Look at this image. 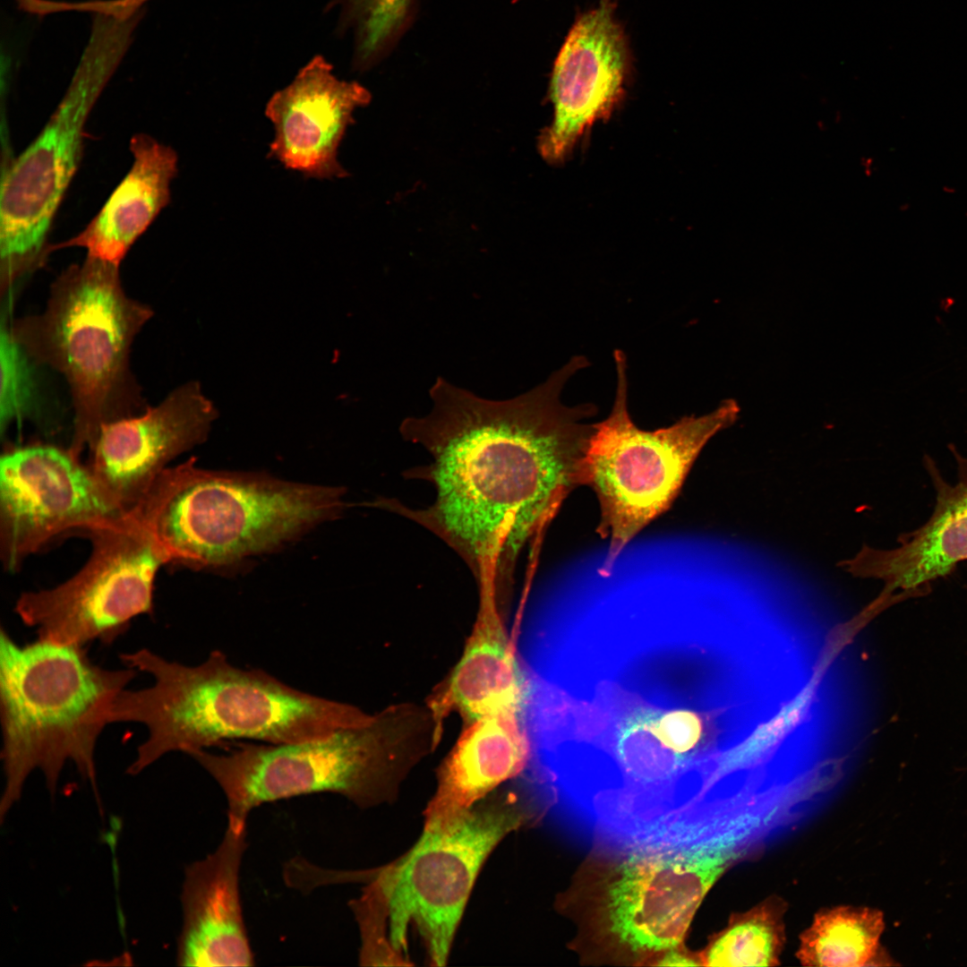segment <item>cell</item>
Here are the masks:
<instances>
[{"label":"cell","mask_w":967,"mask_h":967,"mask_svg":"<svg viewBox=\"0 0 967 967\" xmlns=\"http://www.w3.org/2000/svg\"><path fill=\"white\" fill-rule=\"evenodd\" d=\"M127 667L95 664L81 646L38 638L17 644L0 631V715L5 777L0 820L21 798L30 773L40 770L55 792L62 769L73 763L96 792L95 748L117 695L136 676Z\"/></svg>","instance_id":"8992f818"},{"label":"cell","mask_w":967,"mask_h":967,"mask_svg":"<svg viewBox=\"0 0 967 967\" xmlns=\"http://www.w3.org/2000/svg\"><path fill=\"white\" fill-rule=\"evenodd\" d=\"M5 300L0 326V430L4 439L12 428L41 417L38 364L16 338Z\"/></svg>","instance_id":"603a6c76"},{"label":"cell","mask_w":967,"mask_h":967,"mask_svg":"<svg viewBox=\"0 0 967 967\" xmlns=\"http://www.w3.org/2000/svg\"><path fill=\"white\" fill-rule=\"evenodd\" d=\"M336 487L212 471L191 458L167 467L129 511L165 563L213 568L270 551L336 516Z\"/></svg>","instance_id":"5b68a950"},{"label":"cell","mask_w":967,"mask_h":967,"mask_svg":"<svg viewBox=\"0 0 967 967\" xmlns=\"http://www.w3.org/2000/svg\"><path fill=\"white\" fill-rule=\"evenodd\" d=\"M612 0L580 15L554 62L550 84L553 118L538 139L550 163L571 152L584 133L612 114L623 94L628 48Z\"/></svg>","instance_id":"9a60e30c"},{"label":"cell","mask_w":967,"mask_h":967,"mask_svg":"<svg viewBox=\"0 0 967 967\" xmlns=\"http://www.w3.org/2000/svg\"><path fill=\"white\" fill-rule=\"evenodd\" d=\"M120 657L126 667L153 678L150 687L123 689L110 711V723H137L147 730L130 774L169 752L190 755L236 739L271 744L309 740L370 715L296 689L264 671L238 668L220 651L197 665L171 662L145 648Z\"/></svg>","instance_id":"3957f363"},{"label":"cell","mask_w":967,"mask_h":967,"mask_svg":"<svg viewBox=\"0 0 967 967\" xmlns=\"http://www.w3.org/2000/svg\"><path fill=\"white\" fill-rule=\"evenodd\" d=\"M531 744L520 712L507 710L465 724L437 774L424 828L448 826L503 782L522 774Z\"/></svg>","instance_id":"d6986e66"},{"label":"cell","mask_w":967,"mask_h":967,"mask_svg":"<svg viewBox=\"0 0 967 967\" xmlns=\"http://www.w3.org/2000/svg\"><path fill=\"white\" fill-rule=\"evenodd\" d=\"M131 41L115 23H93L57 107L33 141L6 160L0 191L2 294L12 291L50 252L48 237L82 157L87 121Z\"/></svg>","instance_id":"9c48e42d"},{"label":"cell","mask_w":967,"mask_h":967,"mask_svg":"<svg viewBox=\"0 0 967 967\" xmlns=\"http://www.w3.org/2000/svg\"><path fill=\"white\" fill-rule=\"evenodd\" d=\"M784 903L769 898L732 917L703 956L707 966H774L784 945Z\"/></svg>","instance_id":"7402d4cb"},{"label":"cell","mask_w":967,"mask_h":967,"mask_svg":"<svg viewBox=\"0 0 967 967\" xmlns=\"http://www.w3.org/2000/svg\"><path fill=\"white\" fill-rule=\"evenodd\" d=\"M430 709L389 706L324 737L245 743L223 753H191L217 782L227 817L247 820L261 804L332 792L361 808L389 801L410 768L436 745Z\"/></svg>","instance_id":"277c9868"},{"label":"cell","mask_w":967,"mask_h":967,"mask_svg":"<svg viewBox=\"0 0 967 967\" xmlns=\"http://www.w3.org/2000/svg\"><path fill=\"white\" fill-rule=\"evenodd\" d=\"M588 360L576 355L531 390L492 400L438 377L432 408L400 424L422 445L429 464L408 478L430 482L435 500L412 509L395 499L372 504L424 526L465 561L478 587L507 597L521 549L539 535L563 501L582 485V461L597 407L562 403L561 392Z\"/></svg>","instance_id":"7a4b0ae2"},{"label":"cell","mask_w":967,"mask_h":967,"mask_svg":"<svg viewBox=\"0 0 967 967\" xmlns=\"http://www.w3.org/2000/svg\"><path fill=\"white\" fill-rule=\"evenodd\" d=\"M698 964L699 963L694 961L693 958H690L685 954L677 953L675 951L669 952L659 963V965L663 966H689Z\"/></svg>","instance_id":"484cf974"},{"label":"cell","mask_w":967,"mask_h":967,"mask_svg":"<svg viewBox=\"0 0 967 967\" xmlns=\"http://www.w3.org/2000/svg\"><path fill=\"white\" fill-rule=\"evenodd\" d=\"M216 416L199 383H184L158 405L103 425L86 466L127 513L174 458L206 439Z\"/></svg>","instance_id":"5bb4252c"},{"label":"cell","mask_w":967,"mask_h":967,"mask_svg":"<svg viewBox=\"0 0 967 967\" xmlns=\"http://www.w3.org/2000/svg\"><path fill=\"white\" fill-rule=\"evenodd\" d=\"M123 514L67 449L11 446L1 457L0 559L10 573L56 536L87 533Z\"/></svg>","instance_id":"7c38bea8"},{"label":"cell","mask_w":967,"mask_h":967,"mask_svg":"<svg viewBox=\"0 0 967 967\" xmlns=\"http://www.w3.org/2000/svg\"><path fill=\"white\" fill-rule=\"evenodd\" d=\"M133 164L99 211L76 235L51 251L80 247L91 256L119 266L125 255L170 202V184L177 174L173 148L141 133L130 140Z\"/></svg>","instance_id":"ffe728a7"},{"label":"cell","mask_w":967,"mask_h":967,"mask_svg":"<svg viewBox=\"0 0 967 967\" xmlns=\"http://www.w3.org/2000/svg\"><path fill=\"white\" fill-rule=\"evenodd\" d=\"M617 385L609 415L594 424L582 461V484L596 495L600 519L595 532L608 540L599 569L609 577L629 542L670 509L707 441L731 426L740 411L733 399L713 412L686 415L673 424L644 431L632 421L627 406V360L614 351Z\"/></svg>","instance_id":"ba28073f"},{"label":"cell","mask_w":967,"mask_h":967,"mask_svg":"<svg viewBox=\"0 0 967 967\" xmlns=\"http://www.w3.org/2000/svg\"><path fill=\"white\" fill-rule=\"evenodd\" d=\"M246 821L227 817L220 843L185 869L183 927L176 960L182 966H252L239 877L247 846Z\"/></svg>","instance_id":"ac0fdd59"},{"label":"cell","mask_w":967,"mask_h":967,"mask_svg":"<svg viewBox=\"0 0 967 967\" xmlns=\"http://www.w3.org/2000/svg\"><path fill=\"white\" fill-rule=\"evenodd\" d=\"M522 820L518 803L509 793L485 797L450 825L424 828L415 846L400 859L359 874L381 887L389 910V941L406 963L407 933L413 925L432 964H446L483 864Z\"/></svg>","instance_id":"30bf717a"},{"label":"cell","mask_w":967,"mask_h":967,"mask_svg":"<svg viewBox=\"0 0 967 967\" xmlns=\"http://www.w3.org/2000/svg\"><path fill=\"white\" fill-rule=\"evenodd\" d=\"M885 923L880 911L840 906L819 911L800 936L802 965L860 967L877 958Z\"/></svg>","instance_id":"44dd1931"},{"label":"cell","mask_w":967,"mask_h":967,"mask_svg":"<svg viewBox=\"0 0 967 967\" xmlns=\"http://www.w3.org/2000/svg\"><path fill=\"white\" fill-rule=\"evenodd\" d=\"M957 469L951 484L943 477L928 455L923 465L936 492V504L929 518L915 530L898 536L899 546L878 550L863 545L839 567L854 577L881 579L884 589L876 601L884 606L904 599L925 595L931 583L950 575L957 564L967 560V458L950 444Z\"/></svg>","instance_id":"e0dca14e"},{"label":"cell","mask_w":967,"mask_h":967,"mask_svg":"<svg viewBox=\"0 0 967 967\" xmlns=\"http://www.w3.org/2000/svg\"><path fill=\"white\" fill-rule=\"evenodd\" d=\"M370 100L363 85L338 79L323 56H314L266 105L275 128L269 156L309 178L346 177L338 146L355 109Z\"/></svg>","instance_id":"2e32d148"},{"label":"cell","mask_w":967,"mask_h":967,"mask_svg":"<svg viewBox=\"0 0 967 967\" xmlns=\"http://www.w3.org/2000/svg\"><path fill=\"white\" fill-rule=\"evenodd\" d=\"M739 856L723 851H655L628 856L608 893L612 930L640 952L672 949L706 892Z\"/></svg>","instance_id":"4fadbf2b"},{"label":"cell","mask_w":967,"mask_h":967,"mask_svg":"<svg viewBox=\"0 0 967 967\" xmlns=\"http://www.w3.org/2000/svg\"><path fill=\"white\" fill-rule=\"evenodd\" d=\"M356 5L384 13H400L415 6V0H349Z\"/></svg>","instance_id":"d4e9b609"},{"label":"cell","mask_w":967,"mask_h":967,"mask_svg":"<svg viewBox=\"0 0 967 967\" xmlns=\"http://www.w3.org/2000/svg\"><path fill=\"white\" fill-rule=\"evenodd\" d=\"M706 652L693 630L617 629L564 668L552 716L576 808L644 832L692 804L726 749V707L704 692Z\"/></svg>","instance_id":"6da1fadb"},{"label":"cell","mask_w":967,"mask_h":967,"mask_svg":"<svg viewBox=\"0 0 967 967\" xmlns=\"http://www.w3.org/2000/svg\"><path fill=\"white\" fill-rule=\"evenodd\" d=\"M363 895L351 903L359 925L362 947L360 962L364 965L407 964L392 948L389 932V910L380 885L368 880Z\"/></svg>","instance_id":"cb8c5ba5"},{"label":"cell","mask_w":967,"mask_h":967,"mask_svg":"<svg viewBox=\"0 0 967 967\" xmlns=\"http://www.w3.org/2000/svg\"><path fill=\"white\" fill-rule=\"evenodd\" d=\"M85 564L56 586L22 593L15 612L39 638L83 647L110 645L133 619L153 609L154 582L165 561L131 513L87 532Z\"/></svg>","instance_id":"8fae6325"},{"label":"cell","mask_w":967,"mask_h":967,"mask_svg":"<svg viewBox=\"0 0 967 967\" xmlns=\"http://www.w3.org/2000/svg\"><path fill=\"white\" fill-rule=\"evenodd\" d=\"M153 312L124 291L119 266L86 256L53 282L46 308L12 324L35 361L59 372L72 398L67 449L81 459L103 425L145 409L130 370L132 345Z\"/></svg>","instance_id":"52a82bcc"}]
</instances>
